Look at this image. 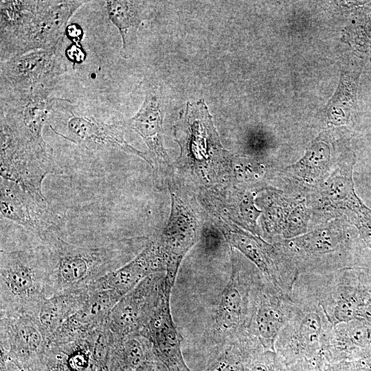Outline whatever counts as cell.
<instances>
[{"label":"cell","mask_w":371,"mask_h":371,"mask_svg":"<svg viewBox=\"0 0 371 371\" xmlns=\"http://www.w3.org/2000/svg\"><path fill=\"white\" fill-rule=\"evenodd\" d=\"M173 286L166 277L157 300L138 334L149 340L153 353L168 371H192L183 359L182 337L171 315L170 300Z\"/></svg>","instance_id":"obj_15"},{"label":"cell","mask_w":371,"mask_h":371,"mask_svg":"<svg viewBox=\"0 0 371 371\" xmlns=\"http://www.w3.org/2000/svg\"><path fill=\"white\" fill-rule=\"evenodd\" d=\"M326 363L324 356L321 355L288 366L286 371H326Z\"/></svg>","instance_id":"obj_34"},{"label":"cell","mask_w":371,"mask_h":371,"mask_svg":"<svg viewBox=\"0 0 371 371\" xmlns=\"http://www.w3.org/2000/svg\"><path fill=\"white\" fill-rule=\"evenodd\" d=\"M0 317H34L46 297L47 267L40 243L1 249Z\"/></svg>","instance_id":"obj_5"},{"label":"cell","mask_w":371,"mask_h":371,"mask_svg":"<svg viewBox=\"0 0 371 371\" xmlns=\"http://www.w3.org/2000/svg\"><path fill=\"white\" fill-rule=\"evenodd\" d=\"M1 216L25 227L43 241L58 234V216L45 196L32 194L16 183L1 177Z\"/></svg>","instance_id":"obj_14"},{"label":"cell","mask_w":371,"mask_h":371,"mask_svg":"<svg viewBox=\"0 0 371 371\" xmlns=\"http://www.w3.org/2000/svg\"><path fill=\"white\" fill-rule=\"evenodd\" d=\"M127 241L80 245L58 234L47 236L40 241L47 267L46 297L87 288L127 263L131 249Z\"/></svg>","instance_id":"obj_3"},{"label":"cell","mask_w":371,"mask_h":371,"mask_svg":"<svg viewBox=\"0 0 371 371\" xmlns=\"http://www.w3.org/2000/svg\"><path fill=\"white\" fill-rule=\"evenodd\" d=\"M180 148L178 164L205 190L234 183V157L221 143L207 106L203 100L188 102L175 126Z\"/></svg>","instance_id":"obj_2"},{"label":"cell","mask_w":371,"mask_h":371,"mask_svg":"<svg viewBox=\"0 0 371 371\" xmlns=\"http://www.w3.org/2000/svg\"><path fill=\"white\" fill-rule=\"evenodd\" d=\"M261 197L262 227L268 238L286 237L290 219L302 199L288 197L282 192L268 189Z\"/></svg>","instance_id":"obj_28"},{"label":"cell","mask_w":371,"mask_h":371,"mask_svg":"<svg viewBox=\"0 0 371 371\" xmlns=\"http://www.w3.org/2000/svg\"><path fill=\"white\" fill-rule=\"evenodd\" d=\"M166 272L153 273L123 296L110 311L106 325L118 338L139 333L159 297Z\"/></svg>","instance_id":"obj_18"},{"label":"cell","mask_w":371,"mask_h":371,"mask_svg":"<svg viewBox=\"0 0 371 371\" xmlns=\"http://www.w3.org/2000/svg\"><path fill=\"white\" fill-rule=\"evenodd\" d=\"M333 326L319 306L293 301L291 314L278 334L274 351L286 366L317 357L322 355Z\"/></svg>","instance_id":"obj_10"},{"label":"cell","mask_w":371,"mask_h":371,"mask_svg":"<svg viewBox=\"0 0 371 371\" xmlns=\"http://www.w3.org/2000/svg\"><path fill=\"white\" fill-rule=\"evenodd\" d=\"M322 355L328 363L371 358V324L355 319L334 325Z\"/></svg>","instance_id":"obj_22"},{"label":"cell","mask_w":371,"mask_h":371,"mask_svg":"<svg viewBox=\"0 0 371 371\" xmlns=\"http://www.w3.org/2000/svg\"><path fill=\"white\" fill-rule=\"evenodd\" d=\"M286 368L275 351L265 350L256 359L248 371H286Z\"/></svg>","instance_id":"obj_32"},{"label":"cell","mask_w":371,"mask_h":371,"mask_svg":"<svg viewBox=\"0 0 371 371\" xmlns=\"http://www.w3.org/2000/svg\"><path fill=\"white\" fill-rule=\"evenodd\" d=\"M164 102L157 89L149 88L139 111L123 125L137 133L146 143L157 179H168L172 168L164 144Z\"/></svg>","instance_id":"obj_19"},{"label":"cell","mask_w":371,"mask_h":371,"mask_svg":"<svg viewBox=\"0 0 371 371\" xmlns=\"http://www.w3.org/2000/svg\"><path fill=\"white\" fill-rule=\"evenodd\" d=\"M152 352L150 342L140 334L118 338L111 333L109 371H133Z\"/></svg>","instance_id":"obj_29"},{"label":"cell","mask_w":371,"mask_h":371,"mask_svg":"<svg viewBox=\"0 0 371 371\" xmlns=\"http://www.w3.org/2000/svg\"><path fill=\"white\" fill-rule=\"evenodd\" d=\"M1 177L34 195L44 197L42 183L49 174L60 175L52 148L21 134L1 117Z\"/></svg>","instance_id":"obj_7"},{"label":"cell","mask_w":371,"mask_h":371,"mask_svg":"<svg viewBox=\"0 0 371 371\" xmlns=\"http://www.w3.org/2000/svg\"><path fill=\"white\" fill-rule=\"evenodd\" d=\"M59 47L31 51L1 63V91L54 89L67 65Z\"/></svg>","instance_id":"obj_12"},{"label":"cell","mask_w":371,"mask_h":371,"mask_svg":"<svg viewBox=\"0 0 371 371\" xmlns=\"http://www.w3.org/2000/svg\"><path fill=\"white\" fill-rule=\"evenodd\" d=\"M171 210L167 224L153 238L162 254L166 278L175 284L181 263L198 240V222L190 204L181 196L171 179L168 180Z\"/></svg>","instance_id":"obj_13"},{"label":"cell","mask_w":371,"mask_h":371,"mask_svg":"<svg viewBox=\"0 0 371 371\" xmlns=\"http://www.w3.org/2000/svg\"><path fill=\"white\" fill-rule=\"evenodd\" d=\"M87 1H1V63L59 47L74 13Z\"/></svg>","instance_id":"obj_1"},{"label":"cell","mask_w":371,"mask_h":371,"mask_svg":"<svg viewBox=\"0 0 371 371\" xmlns=\"http://www.w3.org/2000/svg\"><path fill=\"white\" fill-rule=\"evenodd\" d=\"M371 288V271L346 267L326 273H301L290 296L319 306L334 326L358 319Z\"/></svg>","instance_id":"obj_4"},{"label":"cell","mask_w":371,"mask_h":371,"mask_svg":"<svg viewBox=\"0 0 371 371\" xmlns=\"http://www.w3.org/2000/svg\"><path fill=\"white\" fill-rule=\"evenodd\" d=\"M326 371H371V358L327 362Z\"/></svg>","instance_id":"obj_33"},{"label":"cell","mask_w":371,"mask_h":371,"mask_svg":"<svg viewBox=\"0 0 371 371\" xmlns=\"http://www.w3.org/2000/svg\"><path fill=\"white\" fill-rule=\"evenodd\" d=\"M265 350L256 337L247 335L214 346L202 371H248Z\"/></svg>","instance_id":"obj_24"},{"label":"cell","mask_w":371,"mask_h":371,"mask_svg":"<svg viewBox=\"0 0 371 371\" xmlns=\"http://www.w3.org/2000/svg\"><path fill=\"white\" fill-rule=\"evenodd\" d=\"M205 194L208 195L203 199L206 205L219 213L223 212V216H227L230 221L246 231L261 236L262 232L257 220L261 216L262 210L256 207L254 192L227 186L208 190Z\"/></svg>","instance_id":"obj_23"},{"label":"cell","mask_w":371,"mask_h":371,"mask_svg":"<svg viewBox=\"0 0 371 371\" xmlns=\"http://www.w3.org/2000/svg\"><path fill=\"white\" fill-rule=\"evenodd\" d=\"M348 218L357 228L364 244L371 250V209L366 205Z\"/></svg>","instance_id":"obj_31"},{"label":"cell","mask_w":371,"mask_h":371,"mask_svg":"<svg viewBox=\"0 0 371 371\" xmlns=\"http://www.w3.org/2000/svg\"><path fill=\"white\" fill-rule=\"evenodd\" d=\"M48 125L58 135L85 149L118 148L150 165L148 155L126 142L123 124H107L86 114L67 100L53 98Z\"/></svg>","instance_id":"obj_8"},{"label":"cell","mask_w":371,"mask_h":371,"mask_svg":"<svg viewBox=\"0 0 371 371\" xmlns=\"http://www.w3.org/2000/svg\"><path fill=\"white\" fill-rule=\"evenodd\" d=\"M133 371H168L153 352Z\"/></svg>","instance_id":"obj_35"},{"label":"cell","mask_w":371,"mask_h":371,"mask_svg":"<svg viewBox=\"0 0 371 371\" xmlns=\"http://www.w3.org/2000/svg\"><path fill=\"white\" fill-rule=\"evenodd\" d=\"M293 307L290 295L262 274L255 291L249 333L265 350L274 351L276 340Z\"/></svg>","instance_id":"obj_16"},{"label":"cell","mask_w":371,"mask_h":371,"mask_svg":"<svg viewBox=\"0 0 371 371\" xmlns=\"http://www.w3.org/2000/svg\"><path fill=\"white\" fill-rule=\"evenodd\" d=\"M111 22L117 28L122 38L120 54L131 58L137 43V30L149 14L148 4L140 1H106Z\"/></svg>","instance_id":"obj_26"},{"label":"cell","mask_w":371,"mask_h":371,"mask_svg":"<svg viewBox=\"0 0 371 371\" xmlns=\"http://www.w3.org/2000/svg\"><path fill=\"white\" fill-rule=\"evenodd\" d=\"M88 287L54 295L45 298L33 317L45 337L48 339L86 302Z\"/></svg>","instance_id":"obj_27"},{"label":"cell","mask_w":371,"mask_h":371,"mask_svg":"<svg viewBox=\"0 0 371 371\" xmlns=\"http://www.w3.org/2000/svg\"><path fill=\"white\" fill-rule=\"evenodd\" d=\"M355 159L335 169L321 185L324 207L346 214L347 217L366 205L357 194L352 179Z\"/></svg>","instance_id":"obj_25"},{"label":"cell","mask_w":371,"mask_h":371,"mask_svg":"<svg viewBox=\"0 0 371 371\" xmlns=\"http://www.w3.org/2000/svg\"><path fill=\"white\" fill-rule=\"evenodd\" d=\"M207 207L212 221L229 245L239 251L285 294L290 295L296 278L278 245L269 243L261 236L241 229L211 207Z\"/></svg>","instance_id":"obj_11"},{"label":"cell","mask_w":371,"mask_h":371,"mask_svg":"<svg viewBox=\"0 0 371 371\" xmlns=\"http://www.w3.org/2000/svg\"><path fill=\"white\" fill-rule=\"evenodd\" d=\"M330 162L328 146L317 142L308 148L302 158L285 170L301 181L312 184L323 181L329 171Z\"/></svg>","instance_id":"obj_30"},{"label":"cell","mask_w":371,"mask_h":371,"mask_svg":"<svg viewBox=\"0 0 371 371\" xmlns=\"http://www.w3.org/2000/svg\"><path fill=\"white\" fill-rule=\"evenodd\" d=\"M231 260L230 276L213 314L211 330L214 346L251 335L255 291L262 273L237 264L232 249Z\"/></svg>","instance_id":"obj_9"},{"label":"cell","mask_w":371,"mask_h":371,"mask_svg":"<svg viewBox=\"0 0 371 371\" xmlns=\"http://www.w3.org/2000/svg\"><path fill=\"white\" fill-rule=\"evenodd\" d=\"M0 323L1 354L23 367L43 359L48 341L33 317H1Z\"/></svg>","instance_id":"obj_20"},{"label":"cell","mask_w":371,"mask_h":371,"mask_svg":"<svg viewBox=\"0 0 371 371\" xmlns=\"http://www.w3.org/2000/svg\"><path fill=\"white\" fill-rule=\"evenodd\" d=\"M161 271H166L165 263L159 247L152 237L133 259L88 287L112 290L123 297L144 278Z\"/></svg>","instance_id":"obj_21"},{"label":"cell","mask_w":371,"mask_h":371,"mask_svg":"<svg viewBox=\"0 0 371 371\" xmlns=\"http://www.w3.org/2000/svg\"><path fill=\"white\" fill-rule=\"evenodd\" d=\"M53 91L38 87L25 92L1 91V117L26 137L45 142L42 131L49 122Z\"/></svg>","instance_id":"obj_17"},{"label":"cell","mask_w":371,"mask_h":371,"mask_svg":"<svg viewBox=\"0 0 371 371\" xmlns=\"http://www.w3.org/2000/svg\"><path fill=\"white\" fill-rule=\"evenodd\" d=\"M277 244L298 276L355 267L353 236L335 222Z\"/></svg>","instance_id":"obj_6"}]
</instances>
